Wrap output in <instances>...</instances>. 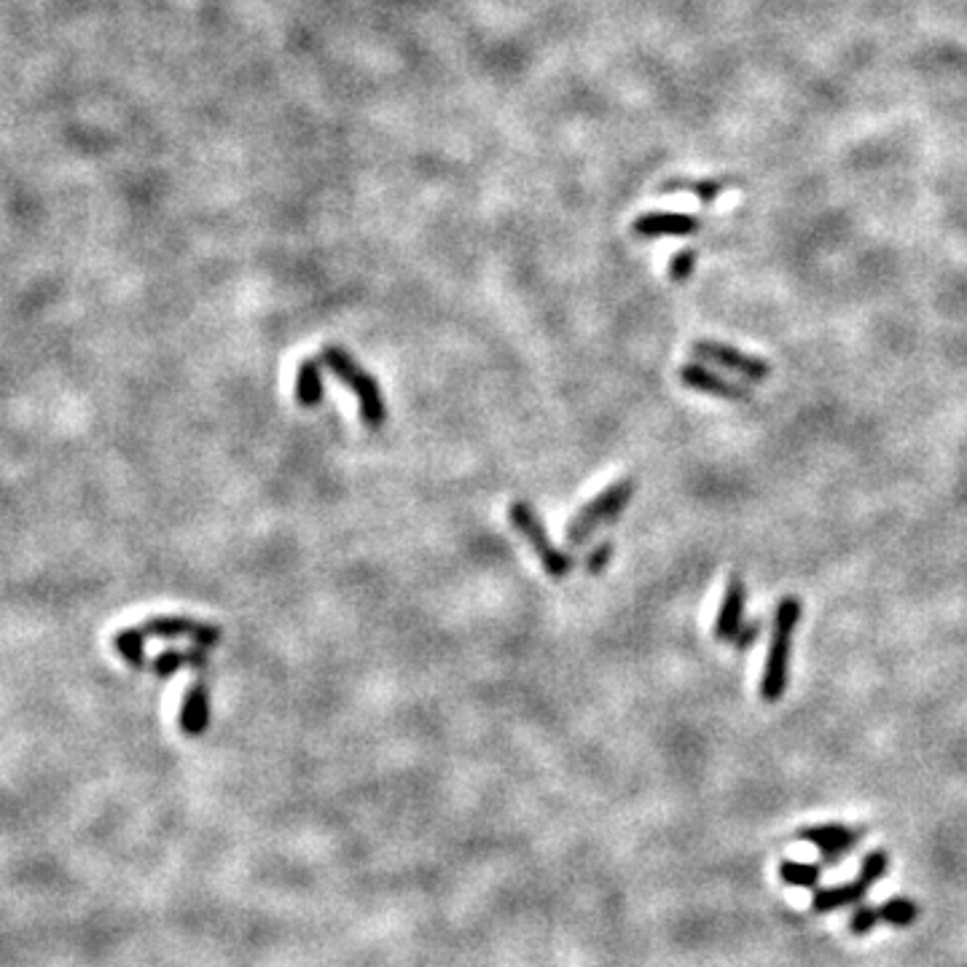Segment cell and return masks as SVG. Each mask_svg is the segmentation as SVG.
<instances>
[{"label": "cell", "mask_w": 967, "mask_h": 967, "mask_svg": "<svg viewBox=\"0 0 967 967\" xmlns=\"http://www.w3.org/2000/svg\"><path fill=\"white\" fill-rule=\"evenodd\" d=\"M801 621V600L788 594L777 602L774 610V629H771L769 651H766V664L761 675V699L763 702H779L788 691V669H790V648H793V634Z\"/></svg>", "instance_id": "6da1fadb"}, {"label": "cell", "mask_w": 967, "mask_h": 967, "mask_svg": "<svg viewBox=\"0 0 967 967\" xmlns=\"http://www.w3.org/2000/svg\"><path fill=\"white\" fill-rule=\"evenodd\" d=\"M320 363L358 398V411L363 425L374 430L382 428L387 422V406L377 379L371 377L366 368L360 366L358 360L352 358L350 352L339 347V344H326L320 350Z\"/></svg>", "instance_id": "7a4b0ae2"}, {"label": "cell", "mask_w": 967, "mask_h": 967, "mask_svg": "<svg viewBox=\"0 0 967 967\" xmlns=\"http://www.w3.org/2000/svg\"><path fill=\"white\" fill-rule=\"evenodd\" d=\"M634 487L637 481L634 479H618L616 484H610L608 489H602L600 495L589 500L583 505L581 511L570 519L567 524V543L570 546H583L586 540L594 535V532L605 527V524H613L618 516L624 514L626 505L632 503L634 497Z\"/></svg>", "instance_id": "3957f363"}, {"label": "cell", "mask_w": 967, "mask_h": 967, "mask_svg": "<svg viewBox=\"0 0 967 967\" xmlns=\"http://www.w3.org/2000/svg\"><path fill=\"white\" fill-rule=\"evenodd\" d=\"M508 522H511V527H514L524 540H527V546L535 551V557H538L540 567L546 570L548 578L562 581V578L570 575V570H573L575 565L573 557L551 543L546 527H543L540 516L535 514V508H532L530 503L516 500V503L508 505Z\"/></svg>", "instance_id": "277c9868"}, {"label": "cell", "mask_w": 967, "mask_h": 967, "mask_svg": "<svg viewBox=\"0 0 967 967\" xmlns=\"http://www.w3.org/2000/svg\"><path fill=\"white\" fill-rule=\"evenodd\" d=\"M691 352L702 363H710V366H720L726 371H734L739 377L750 379V382H766L771 377V366L769 360L758 358V355H750V352H742L731 347L726 342H718V339H696L691 344Z\"/></svg>", "instance_id": "5b68a950"}, {"label": "cell", "mask_w": 967, "mask_h": 967, "mask_svg": "<svg viewBox=\"0 0 967 967\" xmlns=\"http://www.w3.org/2000/svg\"><path fill=\"white\" fill-rule=\"evenodd\" d=\"M146 637H159V640H178V637H189L194 640L197 648H215L221 640V629L215 624H205V621H194V618L183 616H156L143 621L140 626Z\"/></svg>", "instance_id": "8992f818"}, {"label": "cell", "mask_w": 967, "mask_h": 967, "mask_svg": "<svg viewBox=\"0 0 967 967\" xmlns=\"http://www.w3.org/2000/svg\"><path fill=\"white\" fill-rule=\"evenodd\" d=\"M798 839L806 841V844H814V847L820 849L825 865H839L841 857L847 855V852H852V849L863 841V831H855V828H847V825L828 822V825L801 828V831H798Z\"/></svg>", "instance_id": "52a82bcc"}, {"label": "cell", "mask_w": 967, "mask_h": 967, "mask_svg": "<svg viewBox=\"0 0 967 967\" xmlns=\"http://www.w3.org/2000/svg\"><path fill=\"white\" fill-rule=\"evenodd\" d=\"M745 602H747V583L742 573H731L726 581V591L720 600L712 637L718 642H731L745 624Z\"/></svg>", "instance_id": "ba28073f"}, {"label": "cell", "mask_w": 967, "mask_h": 967, "mask_svg": "<svg viewBox=\"0 0 967 967\" xmlns=\"http://www.w3.org/2000/svg\"><path fill=\"white\" fill-rule=\"evenodd\" d=\"M677 377L688 390L702 395H712V398H723V401H747L750 390L745 385H736L731 379L720 377L718 371H712L704 363H683Z\"/></svg>", "instance_id": "9c48e42d"}, {"label": "cell", "mask_w": 967, "mask_h": 967, "mask_svg": "<svg viewBox=\"0 0 967 967\" xmlns=\"http://www.w3.org/2000/svg\"><path fill=\"white\" fill-rule=\"evenodd\" d=\"M702 229V221L688 213H645L632 223V232L645 240H659V237H688Z\"/></svg>", "instance_id": "30bf717a"}, {"label": "cell", "mask_w": 967, "mask_h": 967, "mask_svg": "<svg viewBox=\"0 0 967 967\" xmlns=\"http://www.w3.org/2000/svg\"><path fill=\"white\" fill-rule=\"evenodd\" d=\"M178 726L191 739L205 734L207 726H210V688H207L205 680H197L186 691V699H183V707H180L178 715Z\"/></svg>", "instance_id": "8fae6325"}, {"label": "cell", "mask_w": 967, "mask_h": 967, "mask_svg": "<svg viewBox=\"0 0 967 967\" xmlns=\"http://www.w3.org/2000/svg\"><path fill=\"white\" fill-rule=\"evenodd\" d=\"M871 892V887L860 879L844 884V887H825L817 890L812 898L814 914H831V911H841L847 906H860L865 903V895Z\"/></svg>", "instance_id": "7c38bea8"}, {"label": "cell", "mask_w": 967, "mask_h": 967, "mask_svg": "<svg viewBox=\"0 0 967 967\" xmlns=\"http://www.w3.org/2000/svg\"><path fill=\"white\" fill-rule=\"evenodd\" d=\"M323 363L320 358H304L296 368V401L304 409H315L323 403L326 382H323Z\"/></svg>", "instance_id": "4fadbf2b"}, {"label": "cell", "mask_w": 967, "mask_h": 967, "mask_svg": "<svg viewBox=\"0 0 967 967\" xmlns=\"http://www.w3.org/2000/svg\"><path fill=\"white\" fill-rule=\"evenodd\" d=\"M207 653L205 648H191V651H164L151 661V672L156 677L178 675L180 669H205Z\"/></svg>", "instance_id": "5bb4252c"}, {"label": "cell", "mask_w": 967, "mask_h": 967, "mask_svg": "<svg viewBox=\"0 0 967 967\" xmlns=\"http://www.w3.org/2000/svg\"><path fill=\"white\" fill-rule=\"evenodd\" d=\"M739 180L731 178V175H723V178H707V180H669L664 191L672 194V191H685V194H694L702 205H712L718 202V197L728 186H736Z\"/></svg>", "instance_id": "9a60e30c"}, {"label": "cell", "mask_w": 967, "mask_h": 967, "mask_svg": "<svg viewBox=\"0 0 967 967\" xmlns=\"http://www.w3.org/2000/svg\"><path fill=\"white\" fill-rule=\"evenodd\" d=\"M113 648L132 669H146V632L143 629H121L113 637Z\"/></svg>", "instance_id": "2e32d148"}, {"label": "cell", "mask_w": 967, "mask_h": 967, "mask_svg": "<svg viewBox=\"0 0 967 967\" xmlns=\"http://www.w3.org/2000/svg\"><path fill=\"white\" fill-rule=\"evenodd\" d=\"M779 879L788 887H798V890H817V884L822 879V865L782 860L779 863Z\"/></svg>", "instance_id": "e0dca14e"}, {"label": "cell", "mask_w": 967, "mask_h": 967, "mask_svg": "<svg viewBox=\"0 0 967 967\" xmlns=\"http://www.w3.org/2000/svg\"><path fill=\"white\" fill-rule=\"evenodd\" d=\"M879 916L892 927H911L919 916V908L911 898H890L879 906Z\"/></svg>", "instance_id": "ac0fdd59"}, {"label": "cell", "mask_w": 967, "mask_h": 967, "mask_svg": "<svg viewBox=\"0 0 967 967\" xmlns=\"http://www.w3.org/2000/svg\"><path fill=\"white\" fill-rule=\"evenodd\" d=\"M887 868H890V855H887L884 849H876V852H868V855L863 857V865H860L857 879L868 884V887H873V884L879 882L884 873H887Z\"/></svg>", "instance_id": "d6986e66"}, {"label": "cell", "mask_w": 967, "mask_h": 967, "mask_svg": "<svg viewBox=\"0 0 967 967\" xmlns=\"http://www.w3.org/2000/svg\"><path fill=\"white\" fill-rule=\"evenodd\" d=\"M696 258H699V253H696L694 248H685V250H677L675 253V258L669 261V280L672 283H685L691 274H694V269H696Z\"/></svg>", "instance_id": "ffe728a7"}, {"label": "cell", "mask_w": 967, "mask_h": 967, "mask_svg": "<svg viewBox=\"0 0 967 967\" xmlns=\"http://www.w3.org/2000/svg\"><path fill=\"white\" fill-rule=\"evenodd\" d=\"M879 922H882V916H879V908L860 903V906H855V911H852V919H849V933H852V935H868L873 927L879 925Z\"/></svg>", "instance_id": "44dd1931"}, {"label": "cell", "mask_w": 967, "mask_h": 967, "mask_svg": "<svg viewBox=\"0 0 967 967\" xmlns=\"http://www.w3.org/2000/svg\"><path fill=\"white\" fill-rule=\"evenodd\" d=\"M613 551H616L613 540H602L600 546L594 548L589 557H586V562H583V570H586V575H602V573H605V570H608V565H610V559H613Z\"/></svg>", "instance_id": "7402d4cb"}, {"label": "cell", "mask_w": 967, "mask_h": 967, "mask_svg": "<svg viewBox=\"0 0 967 967\" xmlns=\"http://www.w3.org/2000/svg\"><path fill=\"white\" fill-rule=\"evenodd\" d=\"M761 629H763V621L761 618H753V621H745L742 624V629H739V634L734 637V642H736V651H747L750 645H753L755 640H758V634H761Z\"/></svg>", "instance_id": "603a6c76"}]
</instances>
